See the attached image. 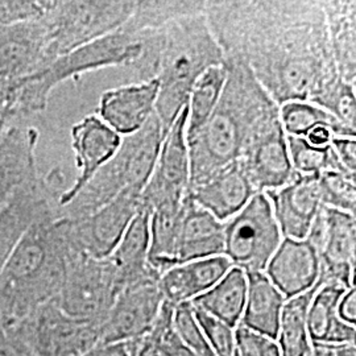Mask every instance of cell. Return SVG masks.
Wrapping results in <instances>:
<instances>
[{"instance_id": "cell-44", "label": "cell", "mask_w": 356, "mask_h": 356, "mask_svg": "<svg viewBox=\"0 0 356 356\" xmlns=\"http://www.w3.org/2000/svg\"><path fill=\"white\" fill-rule=\"evenodd\" d=\"M338 314L339 318L344 321L346 323L356 326V291L355 288H351L346 291L341 302L338 306Z\"/></svg>"}, {"instance_id": "cell-11", "label": "cell", "mask_w": 356, "mask_h": 356, "mask_svg": "<svg viewBox=\"0 0 356 356\" xmlns=\"http://www.w3.org/2000/svg\"><path fill=\"white\" fill-rule=\"evenodd\" d=\"M65 177L54 168L44 177L31 178L0 204V269L15 247L38 222L60 219V198Z\"/></svg>"}, {"instance_id": "cell-33", "label": "cell", "mask_w": 356, "mask_h": 356, "mask_svg": "<svg viewBox=\"0 0 356 356\" xmlns=\"http://www.w3.org/2000/svg\"><path fill=\"white\" fill-rule=\"evenodd\" d=\"M225 82V64L207 69L204 74L195 81L188 103L186 138L194 135L207 122V119L210 118L220 99Z\"/></svg>"}, {"instance_id": "cell-23", "label": "cell", "mask_w": 356, "mask_h": 356, "mask_svg": "<svg viewBox=\"0 0 356 356\" xmlns=\"http://www.w3.org/2000/svg\"><path fill=\"white\" fill-rule=\"evenodd\" d=\"M232 264L225 254L193 260L166 269L159 279L163 300L170 305L191 302L220 280Z\"/></svg>"}, {"instance_id": "cell-39", "label": "cell", "mask_w": 356, "mask_h": 356, "mask_svg": "<svg viewBox=\"0 0 356 356\" xmlns=\"http://www.w3.org/2000/svg\"><path fill=\"white\" fill-rule=\"evenodd\" d=\"M234 356H281L277 341L243 325L235 329Z\"/></svg>"}, {"instance_id": "cell-2", "label": "cell", "mask_w": 356, "mask_h": 356, "mask_svg": "<svg viewBox=\"0 0 356 356\" xmlns=\"http://www.w3.org/2000/svg\"><path fill=\"white\" fill-rule=\"evenodd\" d=\"M226 82L220 99L202 127L186 138L191 184L241 160L245 141L280 115V106L260 86L245 65L225 60Z\"/></svg>"}, {"instance_id": "cell-5", "label": "cell", "mask_w": 356, "mask_h": 356, "mask_svg": "<svg viewBox=\"0 0 356 356\" xmlns=\"http://www.w3.org/2000/svg\"><path fill=\"white\" fill-rule=\"evenodd\" d=\"M134 15V13H132ZM154 29H145L131 16L114 32L57 58L44 70L16 78L19 116L44 111L51 90L67 79L110 66H136Z\"/></svg>"}, {"instance_id": "cell-34", "label": "cell", "mask_w": 356, "mask_h": 356, "mask_svg": "<svg viewBox=\"0 0 356 356\" xmlns=\"http://www.w3.org/2000/svg\"><path fill=\"white\" fill-rule=\"evenodd\" d=\"M280 119L282 128L289 136L305 138L306 134L318 126L330 128L335 136L355 138L327 111L316 104L307 102H288L280 106Z\"/></svg>"}, {"instance_id": "cell-17", "label": "cell", "mask_w": 356, "mask_h": 356, "mask_svg": "<svg viewBox=\"0 0 356 356\" xmlns=\"http://www.w3.org/2000/svg\"><path fill=\"white\" fill-rule=\"evenodd\" d=\"M239 163L256 193L277 191L297 173L291 164L286 134L281 123L251 141Z\"/></svg>"}, {"instance_id": "cell-20", "label": "cell", "mask_w": 356, "mask_h": 356, "mask_svg": "<svg viewBox=\"0 0 356 356\" xmlns=\"http://www.w3.org/2000/svg\"><path fill=\"white\" fill-rule=\"evenodd\" d=\"M256 194L239 161L225 166L197 184H191L186 195L218 220L226 222L241 211Z\"/></svg>"}, {"instance_id": "cell-4", "label": "cell", "mask_w": 356, "mask_h": 356, "mask_svg": "<svg viewBox=\"0 0 356 356\" xmlns=\"http://www.w3.org/2000/svg\"><path fill=\"white\" fill-rule=\"evenodd\" d=\"M204 10L172 19L153 36L152 78L159 82L154 114L164 136L188 106L195 81L207 69L225 64Z\"/></svg>"}, {"instance_id": "cell-45", "label": "cell", "mask_w": 356, "mask_h": 356, "mask_svg": "<svg viewBox=\"0 0 356 356\" xmlns=\"http://www.w3.org/2000/svg\"><path fill=\"white\" fill-rule=\"evenodd\" d=\"M334 136L335 135L330 128L318 126V127L310 129L306 134L305 139L313 147H326V145H330Z\"/></svg>"}, {"instance_id": "cell-19", "label": "cell", "mask_w": 356, "mask_h": 356, "mask_svg": "<svg viewBox=\"0 0 356 356\" xmlns=\"http://www.w3.org/2000/svg\"><path fill=\"white\" fill-rule=\"evenodd\" d=\"M48 66V35L41 17L0 26V73L26 76Z\"/></svg>"}, {"instance_id": "cell-40", "label": "cell", "mask_w": 356, "mask_h": 356, "mask_svg": "<svg viewBox=\"0 0 356 356\" xmlns=\"http://www.w3.org/2000/svg\"><path fill=\"white\" fill-rule=\"evenodd\" d=\"M49 1H0V26H13L26 20L40 19L48 10Z\"/></svg>"}, {"instance_id": "cell-1", "label": "cell", "mask_w": 356, "mask_h": 356, "mask_svg": "<svg viewBox=\"0 0 356 356\" xmlns=\"http://www.w3.org/2000/svg\"><path fill=\"white\" fill-rule=\"evenodd\" d=\"M225 60L245 65L279 106L326 108L343 88L322 1L220 0L204 10Z\"/></svg>"}, {"instance_id": "cell-8", "label": "cell", "mask_w": 356, "mask_h": 356, "mask_svg": "<svg viewBox=\"0 0 356 356\" xmlns=\"http://www.w3.org/2000/svg\"><path fill=\"white\" fill-rule=\"evenodd\" d=\"M6 331L26 356H85L99 344V325L67 316L54 300Z\"/></svg>"}, {"instance_id": "cell-38", "label": "cell", "mask_w": 356, "mask_h": 356, "mask_svg": "<svg viewBox=\"0 0 356 356\" xmlns=\"http://www.w3.org/2000/svg\"><path fill=\"white\" fill-rule=\"evenodd\" d=\"M194 316L216 356H234L235 329L193 307Z\"/></svg>"}, {"instance_id": "cell-16", "label": "cell", "mask_w": 356, "mask_h": 356, "mask_svg": "<svg viewBox=\"0 0 356 356\" xmlns=\"http://www.w3.org/2000/svg\"><path fill=\"white\" fill-rule=\"evenodd\" d=\"M282 239L304 241L323 207L318 175L296 173L289 184L267 191Z\"/></svg>"}, {"instance_id": "cell-6", "label": "cell", "mask_w": 356, "mask_h": 356, "mask_svg": "<svg viewBox=\"0 0 356 356\" xmlns=\"http://www.w3.org/2000/svg\"><path fill=\"white\" fill-rule=\"evenodd\" d=\"M163 141V127L153 113L138 132L122 138L114 157L92 176L69 204L60 207V219H82L111 202L124 191H144L152 176Z\"/></svg>"}, {"instance_id": "cell-14", "label": "cell", "mask_w": 356, "mask_h": 356, "mask_svg": "<svg viewBox=\"0 0 356 356\" xmlns=\"http://www.w3.org/2000/svg\"><path fill=\"white\" fill-rule=\"evenodd\" d=\"M159 279L148 277L119 293L99 325V344L138 342L152 330L164 302Z\"/></svg>"}, {"instance_id": "cell-27", "label": "cell", "mask_w": 356, "mask_h": 356, "mask_svg": "<svg viewBox=\"0 0 356 356\" xmlns=\"http://www.w3.org/2000/svg\"><path fill=\"white\" fill-rule=\"evenodd\" d=\"M322 7L338 74L344 83L356 89V3L326 0Z\"/></svg>"}, {"instance_id": "cell-3", "label": "cell", "mask_w": 356, "mask_h": 356, "mask_svg": "<svg viewBox=\"0 0 356 356\" xmlns=\"http://www.w3.org/2000/svg\"><path fill=\"white\" fill-rule=\"evenodd\" d=\"M73 252L65 219L38 222L26 232L0 269V318L4 327L57 297Z\"/></svg>"}, {"instance_id": "cell-42", "label": "cell", "mask_w": 356, "mask_h": 356, "mask_svg": "<svg viewBox=\"0 0 356 356\" xmlns=\"http://www.w3.org/2000/svg\"><path fill=\"white\" fill-rule=\"evenodd\" d=\"M330 145L344 169L351 175H356L355 138L334 136Z\"/></svg>"}, {"instance_id": "cell-30", "label": "cell", "mask_w": 356, "mask_h": 356, "mask_svg": "<svg viewBox=\"0 0 356 356\" xmlns=\"http://www.w3.org/2000/svg\"><path fill=\"white\" fill-rule=\"evenodd\" d=\"M247 297V275L239 268L232 267L207 292L194 298L193 307L236 329L241 323Z\"/></svg>"}, {"instance_id": "cell-46", "label": "cell", "mask_w": 356, "mask_h": 356, "mask_svg": "<svg viewBox=\"0 0 356 356\" xmlns=\"http://www.w3.org/2000/svg\"><path fill=\"white\" fill-rule=\"evenodd\" d=\"M3 76H4V74H3V73H0V78H3Z\"/></svg>"}, {"instance_id": "cell-37", "label": "cell", "mask_w": 356, "mask_h": 356, "mask_svg": "<svg viewBox=\"0 0 356 356\" xmlns=\"http://www.w3.org/2000/svg\"><path fill=\"white\" fill-rule=\"evenodd\" d=\"M173 327L181 339L195 356H216L204 337V331L198 325L193 306L185 302L176 306L173 313Z\"/></svg>"}, {"instance_id": "cell-21", "label": "cell", "mask_w": 356, "mask_h": 356, "mask_svg": "<svg viewBox=\"0 0 356 356\" xmlns=\"http://www.w3.org/2000/svg\"><path fill=\"white\" fill-rule=\"evenodd\" d=\"M270 282L289 300L317 285L321 273L318 254L307 239L284 238L264 270Z\"/></svg>"}, {"instance_id": "cell-15", "label": "cell", "mask_w": 356, "mask_h": 356, "mask_svg": "<svg viewBox=\"0 0 356 356\" xmlns=\"http://www.w3.org/2000/svg\"><path fill=\"white\" fill-rule=\"evenodd\" d=\"M188 106L179 113L161 144L152 176L141 191V209L151 213L154 207L181 202L191 181L189 153L186 145Z\"/></svg>"}, {"instance_id": "cell-10", "label": "cell", "mask_w": 356, "mask_h": 356, "mask_svg": "<svg viewBox=\"0 0 356 356\" xmlns=\"http://www.w3.org/2000/svg\"><path fill=\"white\" fill-rule=\"evenodd\" d=\"M119 293L114 268L108 259L98 260L73 252L54 301L67 316L101 325Z\"/></svg>"}, {"instance_id": "cell-43", "label": "cell", "mask_w": 356, "mask_h": 356, "mask_svg": "<svg viewBox=\"0 0 356 356\" xmlns=\"http://www.w3.org/2000/svg\"><path fill=\"white\" fill-rule=\"evenodd\" d=\"M310 356H356V346L351 343H313Z\"/></svg>"}, {"instance_id": "cell-9", "label": "cell", "mask_w": 356, "mask_h": 356, "mask_svg": "<svg viewBox=\"0 0 356 356\" xmlns=\"http://www.w3.org/2000/svg\"><path fill=\"white\" fill-rule=\"evenodd\" d=\"M225 225V256L245 273L264 272L279 248L281 236L266 193H256Z\"/></svg>"}, {"instance_id": "cell-13", "label": "cell", "mask_w": 356, "mask_h": 356, "mask_svg": "<svg viewBox=\"0 0 356 356\" xmlns=\"http://www.w3.org/2000/svg\"><path fill=\"white\" fill-rule=\"evenodd\" d=\"M140 197L141 191L128 189L90 216L76 220L65 219L73 250L92 259H107L140 211Z\"/></svg>"}, {"instance_id": "cell-26", "label": "cell", "mask_w": 356, "mask_h": 356, "mask_svg": "<svg viewBox=\"0 0 356 356\" xmlns=\"http://www.w3.org/2000/svg\"><path fill=\"white\" fill-rule=\"evenodd\" d=\"M149 257V213L144 209L132 219L126 234L107 259L114 268L120 292L148 277H160L148 261Z\"/></svg>"}, {"instance_id": "cell-31", "label": "cell", "mask_w": 356, "mask_h": 356, "mask_svg": "<svg viewBox=\"0 0 356 356\" xmlns=\"http://www.w3.org/2000/svg\"><path fill=\"white\" fill-rule=\"evenodd\" d=\"M182 201L160 204L149 213L148 261L160 276L166 269L176 266V248L184 211Z\"/></svg>"}, {"instance_id": "cell-29", "label": "cell", "mask_w": 356, "mask_h": 356, "mask_svg": "<svg viewBox=\"0 0 356 356\" xmlns=\"http://www.w3.org/2000/svg\"><path fill=\"white\" fill-rule=\"evenodd\" d=\"M245 275L247 297L239 325L276 339L286 298L264 272H248Z\"/></svg>"}, {"instance_id": "cell-28", "label": "cell", "mask_w": 356, "mask_h": 356, "mask_svg": "<svg viewBox=\"0 0 356 356\" xmlns=\"http://www.w3.org/2000/svg\"><path fill=\"white\" fill-rule=\"evenodd\" d=\"M344 286L326 282L314 293L307 313V327L313 343H356V326L339 318L338 306Z\"/></svg>"}, {"instance_id": "cell-35", "label": "cell", "mask_w": 356, "mask_h": 356, "mask_svg": "<svg viewBox=\"0 0 356 356\" xmlns=\"http://www.w3.org/2000/svg\"><path fill=\"white\" fill-rule=\"evenodd\" d=\"M288 152L294 172L319 175L327 169H344L331 145L313 147L305 138L286 135Z\"/></svg>"}, {"instance_id": "cell-12", "label": "cell", "mask_w": 356, "mask_h": 356, "mask_svg": "<svg viewBox=\"0 0 356 356\" xmlns=\"http://www.w3.org/2000/svg\"><path fill=\"white\" fill-rule=\"evenodd\" d=\"M306 239L318 254L319 279L355 288L356 216L323 206Z\"/></svg>"}, {"instance_id": "cell-32", "label": "cell", "mask_w": 356, "mask_h": 356, "mask_svg": "<svg viewBox=\"0 0 356 356\" xmlns=\"http://www.w3.org/2000/svg\"><path fill=\"white\" fill-rule=\"evenodd\" d=\"M322 284L323 281L319 279L310 291L286 300L276 337L281 356L312 355L313 342L307 327V313L312 298Z\"/></svg>"}, {"instance_id": "cell-25", "label": "cell", "mask_w": 356, "mask_h": 356, "mask_svg": "<svg viewBox=\"0 0 356 356\" xmlns=\"http://www.w3.org/2000/svg\"><path fill=\"white\" fill-rule=\"evenodd\" d=\"M36 128L10 127L0 136V204L38 176Z\"/></svg>"}, {"instance_id": "cell-18", "label": "cell", "mask_w": 356, "mask_h": 356, "mask_svg": "<svg viewBox=\"0 0 356 356\" xmlns=\"http://www.w3.org/2000/svg\"><path fill=\"white\" fill-rule=\"evenodd\" d=\"M72 147L79 175L60 198V207L69 204L92 176L118 152L122 136L98 115H89L72 127Z\"/></svg>"}, {"instance_id": "cell-41", "label": "cell", "mask_w": 356, "mask_h": 356, "mask_svg": "<svg viewBox=\"0 0 356 356\" xmlns=\"http://www.w3.org/2000/svg\"><path fill=\"white\" fill-rule=\"evenodd\" d=\"M16 81L13 76L0 78V136L11 127V120L17 118Z\"/></svg>"}, {"instance_id": "cell-36", "label": "cell", "mask_w": 356, "mask_h": 356, "mask_svg": "<svg viewBox=\"0 0 356 356\" xmlns=\"http://www.w3.org/2000/svg\"><path fill=\"white\" fill-rule=\"evenodd\" d=\"M322 204L356 216V175L346 169H327L318 175Z\"/></svg>"}, {"instance_id": "cell-7", "label": "cell", "mask_w": 356, "mask_h": 356, "mask_svg": "<svg viewBox=\"0 0 356 356\" xmlns=\"http://www.w3.org/2000/svg\"><path fill=\"white\" fill-rule=\"evenodd\" d=\"M138 1H49L41 16L48 35L49 65L123 26Z\"/></svg>"}, {"instance_id": "cell-24", "label": "cell", "mask_w": 356, "mask_h": 356, "mask_svg": "<svg viewBox=\"0 0 356 356\" xmlns=\"http://www.w3.org/2000/svg\"><path fill=\"white\" fill-rule=\"evenodd\" d=\"M176 266L225 254V225L185 194Z\"/></svg>"}, {"instance_id": "cell-22", "label": "cell", "mask_w": 356, "mask_h": 356, "mask_svg": "<svg viewBox=\"0 0 356 356\" xmlns=\"http://www.w3.org/2000/svg\"><path fill=\"white\" fill-rule=\"evenodd\" d=\"M159 94L156 78L104 91L98 114L120 136L138 132L154 113Z\"/></svg>"}]
</instances>
